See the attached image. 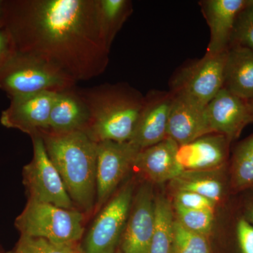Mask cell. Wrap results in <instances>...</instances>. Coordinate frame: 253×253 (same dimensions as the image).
<instances>
[{"instance_id": "obj_1", "label": "cell", "mask_w": 253, "mask_h": 253, "mask_svg": "<svg viewBox=\"0 0 253 253\" xmlns=\"http://www.w3.org/2000/svg\"><path fill=\"white\" fill-rule=\"evenodd\" d=\"M4 28L16 51L59 68L78 83L106 71L97 0H4Z\"/></svg>"}, {"instance_id": "obj_2", "label": "cell", "mask_w": 253, "mask_h": 253, "mask_svg": "<svg viewBox=\"0 0 253 253\" xmlns=\"http://www.w3.org/2000/svg\"><path fill=\"white\" fill-rule=\"evenodd\" d=\"M38 134L73 204L90 212L96 206L98 143L84 131L56 134L42 130Z\"/></svg>"}, {"instance_id": "obj_3", "label": "cell", "mask_w": 253, "mask_h": 253, "mask_svg": "<svg viewBox=\"0 0 253 253\" xmlns=\"http://www.w3.org/2000/svg\"><path fill=\"white\" fill-rule=\"evenodd\" d=\"M89 111L86 133L95 142L130 141L144 96L126 83L104 84L78 89Z\"/></svg>"}, {"instance_id": "obj_4", "label": "cell", "mask_w": 253, "mask_h": 253, "mask_svg": "<svg viewBox=\"0 0 253 253\" xmlns=\"http://www.w3.org/2000/svg\"><path fill=\"white\" fill-rule=\"evenodd\" d=\"M76 82L59 68L16 51L0 71V89L11 98L75 87Z\"/></svg>"}, {"instance_id": "obj_5", "label": "cell", "mask_w": 253, "mask_h": 253, "mask_svg": "<svg viewBox=\"0 0 253 253\" xmlns=\"http://www.w3.org/2000/svg\"><path fill=\"white\" fill-rule=\"evenodd\" d=\"M84 215L76 209H66L28 200L15 221L21 236L42 238L57 245H76L84 232Z\"/></svg>"}, {"instance_id": "obj_6", "label": "cell", "mask_w": 253, "mask_h": 253, "mask_svg": "<svg viewBox=\"0 0 253 253\" xmlns=\"http://www.w3.org/2000/svg\"><path fill=\"white\" fill-rule=\"evenodd\" d=\"M134 186L128 182L108 201L83 241L81 253H116L130 212Z\"/></svg>"}, {"instance_id": "obj_7", "label": "cell", "mask_w": 253, "mask_h": 253, "mask_svg": "<svg viewBox=\"0 0 253 253\" xmlns=\"http://www.w3.org/2000/svg\"><path fill=\"white\" fill-rule=\"evenodd\" d=\"M227 51L206 54L202 59L181 68L171 82V92L207 106L224 86Z\"/></svg>"}, {"instance_id": "obj_8", "label": "cell", "mask_w": 253, "mask_h": 253, "mask_svg": "<svg viewBox=\"0 0 253 253\" xmlns=\"http://www.w3.org/2000/svg\"><path fill=\"white\" fill-rule=\"evenodd\" d=\"M31 138L33 159L23 170V183L29 195L28 200L75 209L62 179L46 153L41 135L37 133Z\"/></svg>"}, {"instance_id": "obj_9", "label": "cell", "mask_w": 253, "mask_h": 253, "mask_svg": "<svg viewBox=\"0 0 253 253\" xmlns=\"http://www.w3.org/2000/svg\"><path fill=\"white\" fill-rule=\"evenodd\" d=\"M139 149L129 142L101 141L97 145L96 207L108 203L125 176L134 166Z\"/></svg>"}, {"instance_id": "obj_10", "label": "cell", "mask_w": 253, "mask_h": 253, "mask_svg": "<svg viewBox=\"0 0 253 253\" xmlns=\"http://www.w3.org/2000/svg\"><path fill=\"white\" fill-rule=\"evenodd\" d=\"M155 197L151 184L134 195L121 247L123 253H149L155 226Z\"/></svg>"}, {"instance_id": "obj_11", "label": "cell", "mask_w": 253, "mask_h": 253, "mask_svg": "<svg viewBox=\"0 0 253 253\" xmlns=\"http://www.w3.org/2000/svg\"><path fill=\"white\" fill-rule=\"evenodd\" d=\"M56 93L43 91L11 98L9 106L1 112L0 123L31 136L46 130Z\"/></svg>"}, {"instance_id": "obj_12", "label": "cell", "mask_w": 253, "mask_h": 253, "mask_svg": "<svg viewBox=\"0 0 253 253\" xmlns=\"http://www.w3.org/2000/svg\"><path fill=\"white\" fill-rule=\"evenodd\" d=\"M173 99L170 91H151L144 96L135 129L129 141L130 144L142 150L167 139Z\"/></svg>"}, {"instance_id": "obj_13", "label": "cell", "mask_w": 253, "mask_h": 253, "mask_svg": "<svg viewBox=\"0 0 253 253\" xmlns=\"http://www.w3.org/2000/svg\"><path fill=\"white\" fill-rule=\"evenodd\" d=\"M206 118L212 133L237 139L245 126L253 122L249 101L222 88L207 105Z\"/></svg>"}, {"instance_id": "obj_14", "label": "cell", "mask_w": 253, "mask_h": 253, "mask_svg": "<svg viewBox=\"0 0 253 253\" xmlns=\"http://www.w3.org/2000/svg\"><path fill=\"white\" fill-rule=\"evenodd\" d=\"M230 143L221 134H207L179 146L176 159L184 172L216 170L225 163Z\"/></svg>"}, {"instance_id": "obj_15", "label": "cell", "mask_w": 253, "mask_h": 253, "mask_svg": "<svg viewBox=\"0 0 253 253\" xmlns=\"http://www.w3.org/2000/svg\"><path fill=\"white\" fill-rule=\"evenodd\" d=\"M247 0H204L201 11L211 31L208 54L226 52L230 46L236 17Z\"/></svg>"}, {"instance_id": "obj_16", "label": "cell", "mask_w": 253, "mask_h": 253, "mask_svg": "<svg viewBox=\"0 0 253 253\" xmlns=\"http://www.w3.org/2000/svg\"><path fill=\"white\" fill-rule=\"evenodd\" d=\"M168 126V137L179 146L213 134L208 125L206 107L179 95L173 94Z\"/></svg>"}, {"instance_id": "obj_17", "label": "cell", "mask_w": 253, "mask_h": 253, "mask_svg": "<svg viewBox=\"0 0 253 253\" xmlns=\"http://www.w3.org/2000/svg\"><path fill=\"white\" fill-rule=\"evenodd\" d=\"M179 145L170 138L140 150L136 155L133 168L151 182L171 181L184 172L176 159Z\"/></svg>"}, {"instance_id": "obj_18", "label": "cell", "mask_w": 253, "mask_h": 253, "mask_svg": "<svg viewBox=\"0 0 253 253\" xmlns=\"http://www.w3.org/2000/svg\"><path fill=\"white\" fill-rule=\"evenodd\" d=\"M89 111L75 87L56 93L51 106L48 129L56 134L86 131L89 124Z\"/></svg>"}, {"instance_id": "obj_19", "label": "cell", "mask_w": 253, "mask_h": 253, "mask_svg": "<svg viewBox=\"0 0 253 253\" xmlns=\"http://www.w3.org/2000/svg\"><path fill=\"white\" fill-rule=\"evenodd\" d=\"M223 88L246 101L253 99V50L240 46L228 49Z\"/></svg>"}, {"instance_id": "obj_20", "label": "cell", "mask_w": 253, "mask_h": 253, "mask_svg": "<svg viewBox=\"0 0 253 253\" xmlns=\"http://www.w3.org/2000/svg\"><path fill=\"white\" fill-rule=\"evenodd\" d=\"M174 214L173 206L165 196L155 199V226L149 253H173Z\"/></svg>"}, {"instance_id": "obj_21", "label": "cell", "mask_w": 253, "mask_h": 253, "mask_svg": "<svg viewBox=\"0 0 253 253\" xmlns=\"http://www.w3.org/2000/svg\"><path fill=\"white\" fill-rule=\"evenodd\" d=\"M98 18L103 39L111 49L113 41L133 11L129 0H97Z\"/></svg>"}, {"instance_id": "obj_22", "label": "cell", "mask_w": 253, "mask_h": 253, "mask_svg": "<svg viewBox=\"0 0 253 253\" xmlns=\"http://www.w3.org/2000/svg\"><path fill=\"white\" fill-rule=\"evenodd\" d=\"M207 172H184L170 183L176 191H189L201 195L217 204L222 198L224 188L219 179Z\"/></svg>"}, {"instance_id": "obj_23", "label": "cell", "mask_w": 253, "mask_h": 253, "mask_svg": "<svg viewBox=\"0 0 253 253\" xmlns=\"http://www.w3.org/2000/svg\"><path fill=\"white\" fill-rule=\"evenodd\" d=\"M231 185L237 191L253 186V134L236 146L231 168Z\"/></svg>"}, {"instance_id": "obj_24", "label": "cell", "mask_w": 253, "mask_h": 253, "mask_svg": "<svg viewBox=\"0 0 253 253\" xmlns=\"http://www.w3.org/2000/svg\"><path fill=\"white\" fill-rule=\"evenodd\" d=\"M176 220L188 230L207 236L214 224V211L207 210H190L172 205Z\"/></svg>"}, {"instance_id": "obj_25", "label": "cell", "mask_w": 253, "mask_h": 253, "mask_svg": "<svg viewBox=\"0 0 253 253\" xmlns=\"http://www.w3.org/2000/svg\"><path fill=\"white\" fill-rule=\"evenodd\" d=\"M173 253H211L206 236L186 229L175 219Z\"/></svg>"}, {"instance_id": "obj_26", "label": "cell", "mask_w": 253, "mask_h": 253, "mask_svg": "<svg viewBox=\"0 0 253 253\" xmlns=\"http://www.w3.org/2000/svg\"><path fill=\"white\" fill-rule=\"evenodd\" d=\"M233 46L253 51V0H247L236 17L229 48Z\"/></svg>"}, {"instance_id": "obj_27", "label": "cell", "mask_w": 253, "mask_h": 253, "mask_svg": "<svg viewBox=\"0 0 253 253\" xmlns=\"http://www.w3.org/2000/svg\"><path fill=\"white\" fill-rule=\"evenodd\" d=\"M14 253H81L75 245H57L42 238L21 236Z\"/></svg>"}, {"instance_id": "obj_28", "label": "cell", "mask_w": 253, "mask_h": 253, "mask_svg": "<svg viewBox=\"0 0 253 253\" xmlns=\"http://www.w3.org/2000/svg\"><path fill=\"white\" fill-rule=\"evenodd\" d=\"M173 205L186 209L214 211L217 204L201 195L189 191H176Z\"/></svg>"}, {"instance_id": "obj_29", "label": "cell", "mask_w": 253, "mask_h": 253, "mask_svg": "<svg viewBox=\"0 0 253 253\" xmlns=\"http://www.w3.org/2000/svg\"><path fill=\"white\" fill-rule=\"evenodd\" d=\"M238 244L241 253H253V224L246 217L238 221L236 227Z\"/></svg>"}, {"instance_id": "obj_30", "label": "cell", "mask_w": 253, "mask_h": 253, "mask_svg": "<svg viewBox=\"0 0 253 253\" xmlns=\"http://www.w3.org/2000/svg\"><path fill=\"white\" fill-rule=\"evenodd\" d=\"M14 41L6 28L0 30V71L16 52Z\"/></svg>"}, {"instance_id": "obj_31", "label": "cell", "mask_w": 253, "mask_h": 253, "mask_svg": "<svg viewBox=\"0 0 253 253\" xmlns=\"http://www.w3.org/2000/svg\"><path fill=\"white\" fill-rule=\"evenodd\" d=\"M4 0H0V30L4 28Z\"/></svg>"}, {"instance_id": "obj_32", "label": "cell", "mask_w": 253, "mask_h": 253, "mask_svg": "<svg viewBox=\"0 0 253 253\" xmlns=\"http://www.w3.org/2000/svg\"><path fill=\"white\" fill-rule=\"evenodd\" d=\"M246 218L253 224V204L248 209L247 217Z\"/></svg>"}, {"instance_id": "obj_33", "label": "cell", "mask_w": 253, "mask_h": 253, "mask_svg": "<svg viewBox=\"0 0 253 253\" xmlns=\"http://www.w3.org/2000/svg\"><path fill=\"white\" fill-rule=\"evenodd\" d=\"M250 110H251V116H252L253 122V99L249 101Z\"/></svg>"}, {"instance_id": "obj_34", "label": "cell", "mask_w": 253, "mask_h": 253, "mask_svg": "<svg viewBox=\"0 0 253 253\" xmlns=\"http://www.w3.org/2000/svg\"><path fill=\"white\" fill-rule=\"evenodd\" d=\"M116 253H123L122 252H121V251H117V252H116Z\"/></svg>"}, {"instance_id": "obj_35", "label": "cell", "mask_w": 253, "mask_h": 253, "mask_svg": "<svg viewBox=\"0 0 253 253\" xmlns=\"http://www.w3.org/2000/svg\"></svg>"}]
</instances>
